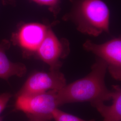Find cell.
I'll use <instances>...</instances> for the list:
<instances>
[{"label": "cell", "instance_id": "obj_1", "mask_svg": "<svg viewBox=\"0 0 121 121\" xmlns=\"http://www.w3.org/2000/svg\"><path fill=\"white\" fill-rule=\"evenodd\" d=\"M107 65L97 58L90 72L84 77L66 84L57 92L60 105L64 104L88 102L91 105L111 99L112 91L105 83Z\"/></svg>", "mask_w": 121, "mask_h": 121}, {"label": "cell", "instance_id": "obj_2", "mask_svg": "<svg viewBox=\"0 0 121 121\" xmlns=\"http://www.w3.org/2000/svg\"><path fill=\"white\" fill-rule=\"evenodd\" d=\"M72 7L63 18L72 22L83 34L98 36L109 32L110 12L101 0H69Z\"/></svg>", "mask_w": 121, "mask_h": 121}, {"label": "cell", "instance_id": "obj_3", "mask_svg": "<svg viewBox=\"0 0 121 121\" xmlns=\"http://www.w3.org/2000/svg\"><path fill=\"white\" fill-rule=\"evenodd\" d=\"M58 91L16 96L14 110L25 113L29 121H50L52 119L54 111L60 106Z\"/></svg>", "mask_w": 121, "mask_h": 121}, {"label": "cell", "instance_id": "obj_4", "mask_svg": "<svg viewBox=\"0 0 121 121\" xmlns=\"http://www.w3.org/2000/svg\"><path fill=\"white\" fill-rule=\"evenodd\" d=\"M65 75L59 69L36 71L30 74L16 94V96L30 95L48 91H58L66 85Z\"/></svg>", "mask_w": 121, "mask_h": 121}, {"label": "cell", "instance_id": "obj_5", "mask_svg": "<svg viewBox=\"0 0 121 121\" xmlns=\"http://www.w3.org/2000/svg\"><path fill=\"white\" fill-rule=\"evenodd\" d=\"M83 48L91 52L103 60L107 65V69L114 79H121V39L116 38L104 43L97 44L87 40Z\"/></svg>", "mask_w": 121, "mask_h": 121}, {"label": "cell", "instance_id": "obj_6", "mask_svg": "<svg viewBox=\"0 0 121 121\" xmlns=\"http://www.w3.org/2000/svg\"><path fill=\"white\" fill-rule=\"evenodd\" d=\"M70 51L69 41L59 39L50 26L34 55L49 65V69H59L61 60L65 59Z\"/></svg>", "mask_w": 121, "mask_h": 121}, {"label": "cell", "instance_id": "obj_7", "mask_svg": "<svg viewBox=\"0 0 121 121\" xmlns=\"http://www.w3.org/2000/svg\"><path fill=\"white\" fill-rule=\"evenodd\" d=\"M50 26L38 22L22 24L13 34L11 41L21 48L25 56L34 55Z\"/></svg>", "mask_w": 121, "mask_h": 121}, {"label": "cell", "instance_id": "obj_8", "mask_svg": "<svg viewBox=\"0 0 121 121\" xmlns=\"http://www.w3.org/2000/svg\"><path fill=\"white\" fill-rule=\"evenodd\" d=\"M9 41L4 39L0 42V78L8 81L12 76L22 77L27 72L26 65L21 62H14L10 60L6 52L10 47Z\"/></svg>", "mask_w": 121, "mask_h": 121}, {"label": "cell", "instance_id": "obj_9", "mask_svg": "<svg viewBox=\"0 0 121 121\" xmlns=\"http://www.w3.org/2000/svg\"><path fill=\"white\" fill-rule=\"evenodd\" d=\"M111 99L112 104L107 105L104 102H99L92 105L101 116L103 121H121V89L119 86H113Z\"/></svg>", "mask_w": 121, "mask_h": 121}, {"label": "cell", "instance_id": "obj_10", "mask_svg": "<svg viewBox=\"0 0 121 121\" xmlns=\"http://www.w3.org/2000/svg\"><path fill=\"white\" fill-rule=\"evenodd\" d=\"M52 119L55 121H95L94 119L86 120L76 116L63 111L58 108L56 109L52 113Z\"/></svg>", "mask_w": 121, "mask_h": 121}, {"label": "cell", "instance_id": "obj_11", "mask_svg": "<svg viewBox=\"0 0 121 121\" xmlns=\"http://www.w3.org/2000/svg\"><path fill=\"white\" fill-rule=\"evenodd\" d=\"M31 2L48 7V10L56 17L60 10V0H28Z\"/></svg>", "mask_w": 121, "mask_h": 121}, {"label": "cell", "instance_id": "obj_12", "mask_svg": "<svg viewBox=\"0 0 121 121\" xmlns=\"http://www.w3.org/2000/svg\"><path fill=\"white\" fill-rule=\"evenodd\" d=\"M11 97V94L9 92H5L0 94V115L6 108Z\"/></svg>", "mask_w": 121, "mask_h": 121}, {"label": "cell", "instance_id": "obj_13", "mask_svg": "<svg viewBox=\"0 0 121 121\" xmlns=\"http://www.w3.org/2000/svg\"><path fill=\"white\" fill-rule=\"evenodd\" d=\"M16 0H4V3L7 4H12L14 5L16 3Z\"/></svg>", "mask_w": 121, "mask_h": 121}, {"label": "cell", "instance_id": "obj_14", "mask_svg": "<svg viewBox=\"0 0 121 121\" xmlns=\"http://www.w3.org/2000/svg\"><path fill=\"white\" fill-rule=\"evenodd\" d=\"M0 121H3V118L2 117L0 116Z\"/></svg>", "mask_w": 121, "mask_h": 121}]
</instances>
